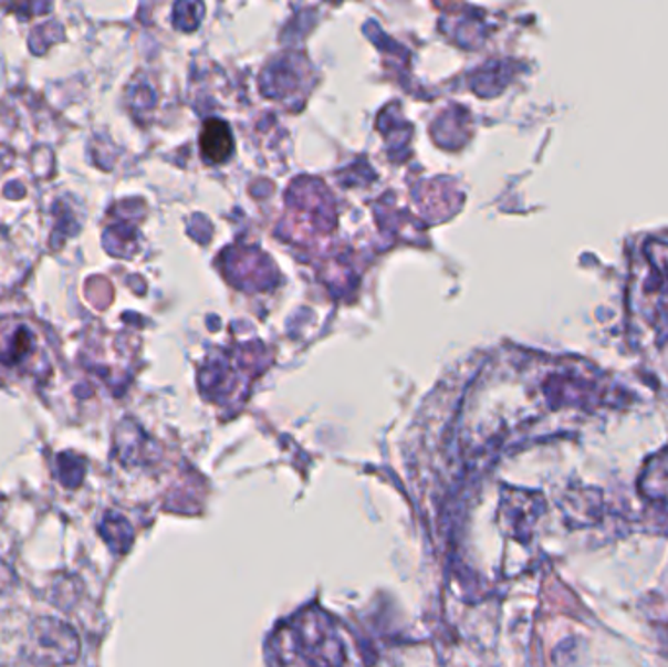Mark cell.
<instances>
[{
  "label": "cell",
  "instance_id": "6da1fadb",
  "mask_svg": "<svg viewBox=\"0 0 668 667\" xmlns=\"http://www.w3.org/2000/svg\"><path fill=\"white\" fill-rule=\"evenodd\" d=\"M305 661L311 667H343L346 652L331 617L321 611H310L300 618L295 630Z\"/></svg>",
  "mask_w": 668,
  "mask_h": 667
},
{
  "label": "cell",
  "instance_id": "7a4b0ae2",
  "mask_svg": "<svg viewBox=\"0 0 668 667\" xmlns=\"http://www.w3.org/2000/svg\"><path fill=\"white\" fill-rule=\"evenodd\" d=\"M75 630L58 618H38L30 634V658L42 666H67L79 658Z\"/></svg>",
  "mask_w": 668,
  "mask_h": 667
},
{
  "label": "cell",
  "instance_id": "3957f363",
  "mask_svg": "<svg viewBox=\"0 0 668 667\" xmlns=\"http://www.w3.org/2000/svg\"><path fill=\"white\" fill-rule=\"evenodd\" d=\"M545 513V499L537 491L504 490L501 499V523L510 536L519 542H530L535 524Z\"/></svg>",
  "mask_w": 668,
  "mask_h": 667
},
{
  "label": "cell",
  "instance_id": "277c9868",
  "mask_svg": "<svg viewBox=\"0 0 668 667\" xmlns=\"http://www.w3.org/2000/svg\"><path fill=\"white\" fill-rule=\"evenodd\" d=\"M98 531H101L102 539L106 541L112 552H116V554H126L127 550L132 549V544H134L132 524L114 511H109L104 515Z\"/></svg>",
  "mask_w": 668,
  "mask_h": 667
},
{
  "label": "cell",
  "instance_id": "5b68a950",
  "mask_svg": "<svg viewBox=\"0 0 668 667\" xmlns=\"http://www.w3.org/2000/svg\"><path fill=\"white\" fill-rule=\"evenodd\" d=\"M231 149H233V144H231L229 129L216 119L208 122L201 132V152L209 161H223Z\"/></svg>",
  "mask_w": 668,
  "mask_h": 667
},
{
  "label": "cell",
  "instance_id": "8992f818",
  "mask_svg": "<svg viewBox=\"0 0 668 667\" xmlns=\"http://www.w3.org/2000/svg\"><path fill=\"white\" fill-rule=\"evenodd\" d=\"M58 466L59 480L67 490H76L83 483L84 472H86L83 458L75 457V455H61Z\"/></svg>",
  "mask_w": 668,
  "mask_h": 667
},
{
  "label": "cell",
  "instance_id": "52a82bcc",
  "mask_svg": "<svg viewBox=\"0 0 668 667\" xmlns=\"http://www.w3.org/2000/svg\"><path fill=\"white\" fill-rule=\"evenodd\" d=\"M14 585H17V574H14V570H12L7 562L0 560V595L10 592Z\"/></svg>",
  "mask_w": 668,
  "mask_h": 667
}]
</instances>
